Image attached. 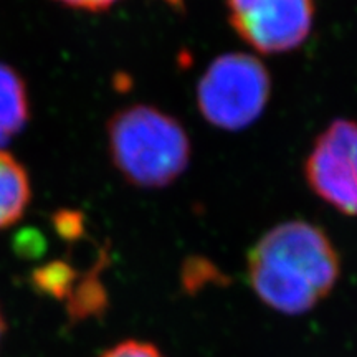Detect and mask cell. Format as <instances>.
I'll use <instances>...</instances> for the list:
<instances>
[{"instance_id":"6","label":"cell","mask_w":357,"mask_h":357,"mask_svg":"<svg viewBox=\"0 0 357 357\" xmlns=\"http://www.w3.org/2000/svg\"><path fill=\"white\" fill-rule=\"evenodd\" d=\"M32 199L25 167L0 147V230L19 222Z\"/></svg>"},{"instance_id":"9","label":"cell","mask_w":357,"mask_h":357,"mask_svg":"<svg viewBox=\"0 0 357 357\" xmlns=\"http://www.w3.org/2000/svg\"><path fill=\"white\" fill-rule=\"evenodd\" d=\"M58 2L65 3V6L75 7V8H83V10L89 12H101L114 6L119 0H58Z\"/></svg>"},{"instance_id":"7","label":"cell","mask_w":357,"mask_h":357,"mask_svg":"<svg viewBox=\"0 0 357 357\" xmlns=\"http://www.w3.org/2000/svg\"><path fill=\"white\" fill-rule=\"evenodd\" d=\"M29 118L30 102L24 78L12 66L0 63V147L22 132Z\"/></svg>"},{"instance_id":"4","label":"cell","mask_w":357,"mask_h":357,"mask_svg":"<svg viewBox=\"0 0 357 357\" xmlns=\"http://www.w3.org/2000/svg\"><path fill=\"white\" fill-rule=\"evenodd\" d=\"M236 35L261 55L296 50L314 19L312 0H227Z\"/></svg>"},{"instance_id":"2","label":"cell","mask_w":357,"mask_h":357,"mask_svg":"<svg viewBox=\"0 0 357 357\" xmlns=\"http://www.w3.org/2000/svg\"><path fill=\"white\" fill-rule=\"evenodd\" d=\"M106 131L109 158L134 187L162 189L189 167V134L166 111L149 105L128 106L111 116Z\"/></svg>"},{"instance_id":"1","label":"cell","mask_w":357,"mask_h":357,"mask_svg":"<svg viewBox=\"0 0 357 357\" xmlns=\"http://www.w3.org/2000/svg\"><path fill=\"white\" fill-rule=\"evenodd\" d=\"M253 291L283 314H303L321 303L341 276V258L328 234L305 220L273 227L247 258Z\"/></svg>"},{"instance_id":"5","label":"cell","mask_w":357,"mask_h":357,"mask_svg":"<svg viewBox=\"0 0 357 357\" xmlns=\"http://www.w3.org/2000/svg\"><path fill=\"white\" fill-rule=\"evenodd\" d=\"M310 189L344 215L357 217V121L336 119L316 137L305 162Z\"/></svg>"},{"instance_id":"8","label":"cell","mask_w":357,"mask_h":357,"mask_svg":"<svg viewBox=\"0 0 357 357\" xmlns=\"http://www.w3.org/2000/svg\"><path fill=\"white\" fill-rule=\"evenodd\" d=\"M101 357H164L158 347L144 341H124L111 347Z\"/></svg>"},{"instance_id":"10","label":"cell","mask_w":357,"mask_h":357,"mask_svg":"<svg viewBox=\"0 0 357 357\" xmlns=\"http://www.w3.org/2000/svg\"><path fill=\"white\" fill-rule=\"evenodd\" d=\"M167 3H171L172 7H181L182 6V2H184V0H166Z\"/></svg>"},{"instance_id":"3","label":"cell","mask_w":357,"mask_h":357,"mask_svg":"<svg viewBox=\"0 0 357 357\" xmlns=\"http://www.w3.org/2000/svg\"><path fill=\"white\" fill-rule=\"evenodd\" d=\"M271 95V77L257 56L225 53L217 56L197 84V106L207 123L240 131L255 123Z\"/></svg>"},{"instance_id":"11","label":"cell","mask_w":357,"mask_h":357,"mask_svg":"<svg viewBox=\"0 0 357 357\" xmlns=\"http://www.w3.org/2000/svg\"><path fill=\"white\" fill-rule=\"evenodd\" d=\"M3 331H6V323H3V318H2V314H0V337H2Z\"/></svg>"}]
</instances>
